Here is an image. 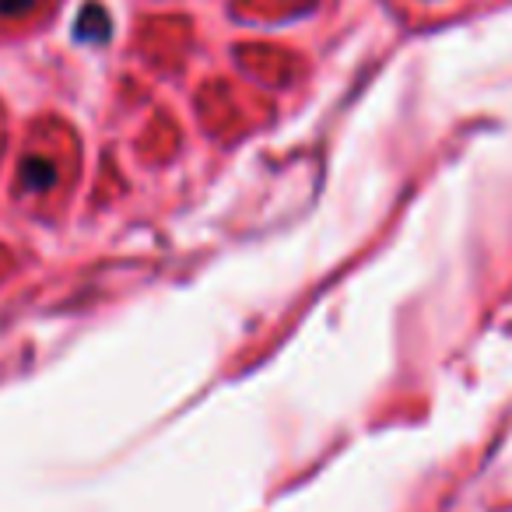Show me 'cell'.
<instances>
[{"label":"cell","instance_id":"6da1fadb","mask_svg":"<svg viewBox=\"0 0 512 512\" xmlns=\"http://www.w3.org/2000/svg\"><path fill=\"white\" fill-rule=\"evenodd\" d=\"M53 165L43 162V158H29V162L22 165V183L25 190H46V186L53 183Z\"/></svg>","mask_w":512,"mask_h":512},{"label":"cell","instance_id":"7a4b0ae2","mask_svg":"<svg viewBox=\"0 0 512 512\" xmlns=\"http://www.w3.org/2000/svg\"><path fill=\"white\" fill-rule=\"evenodd\" d=\"M32 4H36V0H0V15H22Z\"/></svg>","mask_w":512,"mask_h":512}]
</instances>
